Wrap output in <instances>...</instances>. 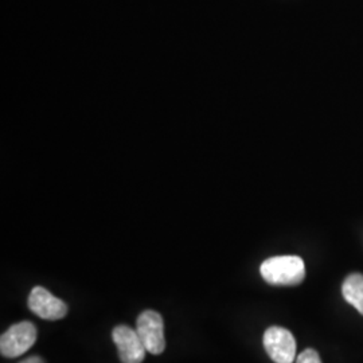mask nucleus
Segmentation results:
<instances>
[{"mask_svg": "<svg viewBox=\"0 0 363 363\" xmlns=\"http://www.w3.org/2000/svg\"><path fill=\"white\" fill-rule=\"evenodd\" d=\"M259 273L271 286H295L303 283L306 265L298 256H276L261 264Z\"/></svg>", "mask_w": 363, "mask_h": 363, "instance_id": "nucleus-1", "label": "nucleus"}, {"mask_svg": "<svg viewBox=\"0 0 363 363\" xmlns=\"http://www.w3.org/2000/svg\"><path fill=\"white\" fill-rule=\"evenodd\" d=\"M38 331L31 322L11 325L0 337V352L6 358H16L30 350L37 342Z\"/></svg>", "mask_w": 363, "mask_h": 363, "instance_id": "nucleus-2", "label": "nucleus"}, {"mask_svg": "<svg viewBox=\"0 0 363 363\" xmlns=\"http://www.w3.org/2000/svg\"><path fill=\"white\" fill-rule=\"evenodd\" d=\"M264 347L274 363H294L296 359V340L291 331L273 325L264 333Z\"/></svg>", "mask_w": 363, "mask_h": 363, "instance_id": "nucleus-3", "label": "nucleus"}, {"mask_svg": "<svg viewBox=\"0 0 363 363\" xmlns=\"http://www.w3.org/2000/svg\"><path fill=\"white\" fill-rule=\"evenodd\" d=\"M136 331L148 352L160 355L166 349L164 339V323L159 312L145 310L138 318Z\"/></svg>", "mask_w": 363, "mask_h": 363, "instance_id": "nucleus-4", "label": "nucleus"}, {"mask_svg": "<svg viewBox=\"0 0 363 363\" xmlns=\"http://www.w3.org/2000/svg\"><path fill=\"white\" fill-rule=\"evenodd\" d=\"M27 304L30 311L45 320H60L67 315L65 301L55 298L43 286H34L31 289Z\"/></svg>", "mask_w": 363, "mask_h": 363, "instance_id": "nucleus-5", "label": "nucleus"}, {"mask_svg": "<svg viewBox=\"0 0 363 363\" xmlns=\"http://www.w3.org/2000/svg\"><path fill=\"white\" fill-rule=\"evenodd\" d=\"M112 339L116 345L120 361L123 363H142L148 352L143 340L139 337L138 331L128 325H117L112 331Z\"/></svg>", "mask_w": 363, "mask_h": 363, "instance_id": "nucleus-6", "label": "nucleus"}, {"mask_svg": "<svg viewBox=\"0 0 363 363\" xmlns=\"http://www.w3.org/2000/svg\"><path fill=\"white\" fill-rule=\"evenodd\" d=\"M343 298L363 315V274L352 273L342 286Z\"/></svg>", "mask_w": 363, "mask_h": 363, "instance_id": "nucleus-7", "label": "nucleus"}, {"mask_svg": "<svg viewBox=\"0 0 363 363\" xmlns=\"http://www.w3.org/2000/svg\"><path fill=\"white\" fill-rule=\"evenodd\" d=\"M296 363H322V359L316 351L307 349L298 354Z\"/></svg>", "mask_w": 363, "mask_h": 363, "instance_id": "nucleus-8", "label": "nucleus"}, {"mask_svg": "<svg viewBox=\"0 0 363 363\" xmlns=\"http://www.w3.org/2000/svg\"><path fill=\"white\" fill-rule=\"evenodd\" d=\"M21 363H45V361L40 358V357H30V358H27L25 361H22Z\"/></svg>", "mask_w": 363, "mask_h": 363, "instance_id": "nucleus-9", "label": "nucleus"}]
</instances>
